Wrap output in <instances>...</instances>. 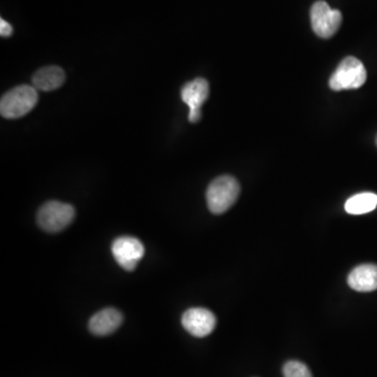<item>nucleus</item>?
Masks as SVG:
<instances>
[{"mask_svg":"<svg viewBox=\"0 0 377 377\" xmlns=\"http://www.w3.org/2000/svg\"><path fill=\"white\" fill-rule=\"evenodd\" d=\"M376 145H377V137H376Z\"/></svg>","mask_w":377,"mask_h":377,"instance_id":"obj_15","label":"nucleus"},{"mask_svg":"<svg viewBox=\"0 0 377 377\" xmlns=\"http://www.w3.org/2000/svg\"><path fill=\"white\" fill-rule=\"evenodd\" d=\"M111 252L116 261L125 271H131L137 267L144 257L145 247L143 243L135 237L123 236L113 241Z\"/></svg>","mask_w":377,"mask_h":377,"instance_id":"obj_6","label":"nucleus"},{"mask_svg":"<svg viewBox=\"0 0 377 377\" xmlns=\"http://www.w3.org/2000/svg\"><path fill=\"white\" fill-rule=\"evenodd\" d=\"M75 214L74 206L51 200L43 204L38 211L37 223L45 232H61L73 223Z\"/></svg>","mask_w":377,"mask_h":377,"instance_id":"obj_4","label":"nucleus"},{"mask_svg":"<svg viewBox=\"0 0 377 377\" xmlns=\"http://www.w3.org/2000/svg\"><path fill=\"white\" fill-rule=\"evenodd\" d=\"M310 20L314 33L321 38H330L339 31L342 16L339 10L331 8L327 2L320 0L311 6Z\"/></svg>","mask_w":377,"mask_h":377,"instance_id":"obj_5","label":"nucleus"},{"mask_svg":"<svg viewBox=\"0 0 377 377\" xmlns=\"http://www.w3.org/2000/svg\"><path fill=\"white\" fill-rule=\"evenodd\" d=\"M376 206V194L364 192L349 198L345 204V210L351 215H361L372 212Z\"/></svg>","mask_w":377,"mask_h":377,"instance_id":"obj_12","label":"nucleus"},{"mask_svg":"<svg viewBox=\"0 0 377 377\" xmlns=\"http://www.w3.org/2000/svg\"><path fill=\"white\" fill-rule=\"evenodd\" d=\"M284 377H312L309 368L299 361H290L284 365Z\"/></svg>","mask_w":377,"mask_h":377,"instance_id":"obj_13","label":"nucleus"},{"mask_svg":"<svg viewBox=\"0 0 377 377\" xmlns=\"http://www.w3.org/2000/svg\"><path fill=\"white\" fill-rule=\"evenodd\" d=\"M13 34V27L8 21L0 19V35L2 37H10Z\"/></svg>","mask_w":377,"mask_h":377,"instance_id":"obj_14","label":"nucleus"},{"mask_svg":"<svg viewBox=\"0 0 377 377\" xmlns=\"http://www.w3.org/2000/svg\"><path fill=\"white\" fill-rule=\"evenodd\" d=\"M182 324L193 337L204 338L214 330L216 316L206 308H191L183 316Z\"/></svg>","mask_w":377,"mask_h":377,"instance_id":"obj_8","label":"nucleus"},{"mask_svg":"<svg viewBox=\"0 0 377 377\" xmlns=\"http://www.w3.org/2000/svg\"><path fill=\"white\" fill-rule=\"evenodd\" d=\"M366 80L367 70L361 61L355 57H347L331 75L329 86L335 92L357 89L365 84Z\"/></svg>","mask_w":377,"mask_h":377,"instance_id":"obj_3","label":"nucleus"},{"mask_svg":"<svg viewBox=\"0 0 377 377\" xmlns=\"http://www.w3.org/2000/svg\"><path fill=\"white\" fill-rule=\"evenodd\" d=\"M37 103L38 92L34 86H17L2 97L0 113L6 118H19L29 113Z\"/></svg>","mask_w":377,"mask_h":377,"instance_id":"obj_2","label":"nucleus"},{"mask_svg":"<svg viewBox=\"0 0 377 377\" xmlns=\"http://www.w3.org/2000/svg\"><path fill=\"white\" fill-rule=\"evenodd\" d=\"M209 83L202 78L189 82L182 89V99L189 107V120L197 123L202 118V106L209 97Z\"/></svg>","mask_w":377,"mask_h":377,"instance_id":"obj_7","label":"nucleus"},{"mask_svg":"<svg viewBox=\"0 0 377 377\" xmlns=\"http://www.w3.org/2000/svg\"><path fill=\"white\" fill-rule=\"evenodd\" d=\"M34 87L42 92L57 89L66 81V74L59 66H47L41 68L33 75Z\"/></svg>","mask_w":377,"mask_h":377,"instance_id":"obj_11","label":"nucleus"},{"mask_svg":"<svg viewBox=\"0 0 377 377\" xmlns=\"http://www.w3.org/2000/svg\"><path fill=\"white\" fill-rule=\"evenodd\" d=\"M122 322L123 316L118 310L114 308H106L92 316L88 327L94 335L104 337V335L114 333L120 326Z\"/></svg>","mask_w":377,"mask_h":377,"instance_id":"obj_9","label":"nucleus"},{"mask_svg":"<svg viewBox=\"0 0 377 377\" xmlns=\"http://www.w3.org/2000/svg\"><path fill=\"white\" fill-rule=\"evenodd\" d=\"M348 284L359 292H370L377 290V265L363 264L355 267L348 276Z\"/></svg>","mask_w":377,"mask_h":377,"instance_id":"obj_10","label":"nucleus"},{"mask_svg":"<svg viewBox=\"0 0 377 377\" xmlns=\"http://www.w3.org/2000/svg\"><path fill=\"white\" fill-rule=\"evenodd\" d=\"M240 186L236 178L223 175L213 180L206 190V202L213 214H223L238 199Z\"/></svg>","mask_w":377,"mask_h":377,"instance_id":"obj_1","label":"nucleus"}]
</instances>
